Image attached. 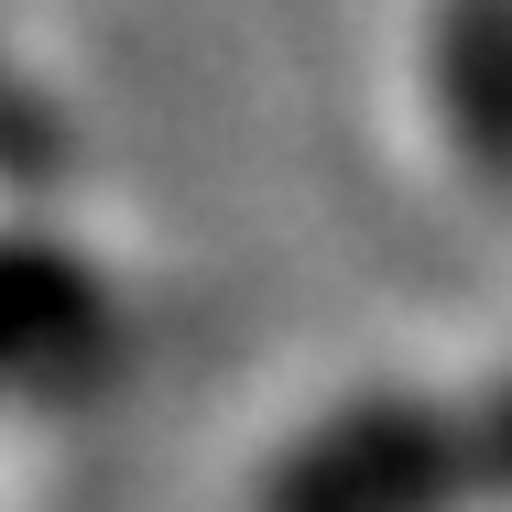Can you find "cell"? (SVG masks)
<instances>
[{
  "instance_id": "obj_1",
  "label": "cell",
  "mask_w": 512,
  "mask_h": 512,
  "mask_svg": "<svg viewBox=\"0 0 512 512\" xmlns=\"http://www.w3.org/2000/svg\"><path fill=\"white\" fill-rule=\"evenodd\" d=\"M251 512H469L458 404L436 393H349L273 447Z\"/></svg>"
},
{
  "instance_id": "obj_2",
  "label": "cell",
  "mask_w": 512,
  "mask_h": 512,
  "mask_svg": "<svg viewBox=\"0 0 512 512\" xmlns=\"http://www.w3.org/2000/svg\"><path fill=\"white\" fill-rule=\"evenodd\" d=\"M120 349L109 284L55 240H0V393H88Z\"/></svg>"
},
{
  "instance_id": "obj_3",
  "label": "cell",
  "mask_w": 512,
  "mask_h": 512,
  "mask_svg": "<svg viewBox=\"0 0 512 512\" xmlns=\"http://www.w3.org/2000/svg\"><path fill=\"white\" fill-rule=\"evenodd\" d=\"M425 88L480 186H512V0H436L425 22Z\"/></svg>"
},
{
  "instance_id": "obj_4",
  "label": "cell",
  "mask_w": 512,
  "mask_h": 512,
  "mask_svg": "<svg viewBox=\"0 0 512 512\" xmlns=\"http://www.w3.org/2000/svg\"><path fill=\"white\" fill-rule=\"evenodd\" d=\"M458 469H469V512H512V382L458 404Z\"/></svg>"
},
{
  "instance_id": "obj_5",
  "label": "cell",
  "mask_w": 512,
  "mask_h": 512,
  "mask_svg": "<svg viewBox=\"0 0 512 512\" xmlns=\"http://www.w3.org/2000/svg\"><path fill=\"white\" fill-rule=\"evenodd\" d=\"M66 175V131L22 77H0V186H55Z\"/></svg>"
}]
</instances>
